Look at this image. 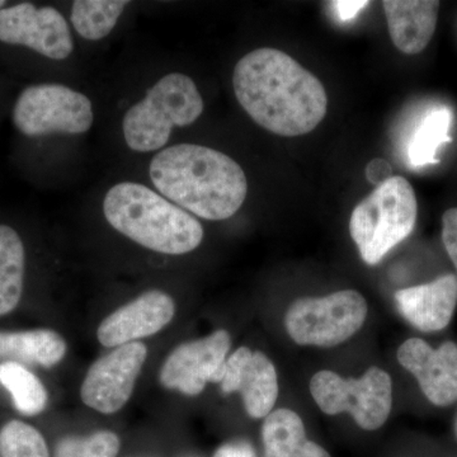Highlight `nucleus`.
<instances>
[{
    "instance_id": "nucleus-1",
    "label": "nucleus",
    "mask_w": 457,
    "mask_h": 457,
    "mask_svg": "<svg viewBox=\"0 0 457 457\" xmlns=\"http://www.w3.org/2000/svg\"><path fill=\"white\" fill-rule=\"evenodd\" d=\"M233 87L251 119L279 137L309 134L327 114V92L320 80L272 47L243 56L234 68Z\"/></svg>"
},
{
    "instance_id": "nucleus-2",
    "label": "nucleus",
    "mask_w": 457,
    "mask_h": 457,
    "mask_svg": "<svg viewBox=\"0 0 457 457\" xmlns=\"http://www.w3.org/2000/svg\"><path fill=\"white\" fill-rule=\"evenodd\" d=\"M149 173L162 196L204 220L236 215L248 194L245 170L233 158L195 144L161 150Z\"/></svg>"
},
{
    "instance_id": "nucleus-3",
    "label": "nucleus",
    "mask_w": 457,
    "mask_h": 457,
    "mask_svg": "<svg viewBox=\"0 0 457 457\" xmlns=\"http://www.w3.org/2000/svg\"><path fill=\"white\" fill-rule=\"evenodd\" d=\"M104 213L119 233L158 253L186 254L203 243L204 228L197 219L139 183L122 182L108 189Z\"/></svg>"
},
{
    "instance_id": "nucleus-4",
    "label": "nucleus",
    "mask_w": 457,
    "mask_h": 457,
    "mask_svg": "<svg viewBox=\"0 0 457 457\" xmlns=\"http://www.w3.org/2000/svg\"><path fill=\"white\" fill-rule=\"evenodd\" d=\"M203 112V96L188 75H164L126 112L123 139L134 152H155L167 145L174 128L192 125Z\"/></svg>"
},
{
    "instance_id": "nucleus-5",
    "label": "nucleus",
    "mask_w": 457,
    "mask_h": 457,
    "mask_svg": "<svg viewBox=\"0 0 457 457\" xmlns=\"http://www.w3.org/2000/svg\"><path fill=\"white\" fill-rule=\"evenodd\" d=\"M418 204L411 183L392 177L378 186L352 212L350 233L366 264L375 266L411 236Z\"/></svg>"
},
{
    "instance_id": "nucleus-6",
    "label": "nucleus",
    "mask_w": 457,
    "mask_h": 457,
    "mask_svg": "<svg viewBox=\"0 0 457 457\" xmlns=\"http://www.w3.org/2000/svg\"><path fill=\"white\" fill-rule=\"evenodd\" d=\"M311 393L328 416L348 413L365 431L386 423L393 407V381L385 370L372 366L359 378L319 371L311 380Z\"/></svg>"
},
{
    "instance_id": "nucleus-7",
    "label": "nucleus",
    "mask_w": 457,
    "mask_h": 457,
    "mask_svg": "<svg viewBox=\"0 0 457 457\" xmlns=\"http://www.w3.org/2000/svg\"><path fill=\"white\" fill-rule=\"evenodd\" d=\"M368 303L354 290L323 297L295 300L285 315V327L296 345L329 348L352 338L365 324Z\"/></svg>"
},
{
    "instance_id": "nucleus-8",
    "label": "nucleus",
    "mask_w": 457,
    "mask_h": 457,
    "mask_svg": "<svg viewBox=\"0 0 457 457\" xmlns=\"http://www.w3.org/2000/svg\"><path fill=\"white\" fill-rule=\"evenodd\" d=\"M93 106L83 93L62 84L27 87L13 108V122L26 137L84 134L92 128Z\"/></svg>"
},
{
    "instance_id": "nucleus-9",
    "label": "nucleus",
    "mask_w": 457,
    "mask_h": 457,
    "mask_svg": "<svg viewBox=\"0 0 457 457\" xmlns=\"http://www.w3.org/2000/svg\"><path fill=\"white\" fill-rule=\"evenodd\" d=\"M146 356V345L132 342L96 361L80 390L84 404L104 414L119 411L131 398Z\"/></svg>"
},
{
    "instance_id": "nucleus-10",
    "label": "nucleus",
    "mask_w": 457,
    "mask_h": 457,
    "mask_svg": "<svg viewBox=\"0 0 457 457\" xmlns=\"http://www.w3.org/2000/svg\"><path fill=\"white\" fill-rule=\"evenodd\" d=\"M0 42L29 47L51 60H65L74 50L71 29L54 7L21 3L0 9Z\"/></svg>"
},
{
    "instance_id": "nucleus-11",
    "label": "nucleus",
    "mask_w": 457,
    "mask_h": 457,
    "mask_svg": "<svg viewBox=\"0 0 457 457\" xmlns=\"http://www.w3.org/2000/svg\"><path fill=\"white\" fill-rule=\"evenodd\" d=\"M230 345L227 330L183 343L165 360L159 376L162 385L195 396L204 392L207 383L220 384Z\"/></svg>"
},
{
    "instance_id": "nucleus-12",
    "label": "nucleus",
    "mask_w": 457,
    "mask_h": 457,
    "mask_svg": "<svg viewBox=\"0 0 457 457\" xmlns=\"http://www.w3.org/2000/svg\"><path fill=\"white\" fill-rule=\"evenodd\" d=\"M402 368L416 378L420 390L436 407L457 402V345L453 341L433 348L420 338H409L396 353Z\"/></svg>"
},
{
    "instance_id": "nucleus-13",
    "label": "nucleus",
    "mask_w": 457,
    "mask_h": 457,
    "mask_svg": "<svg viewBox=\"0 0 457 457\" xmlns=\"http://www.w3.org/2000/svg\"><path fill=\"white\" fill-rule=\"evenodd\" d=\"M221 390L239 393L246 413L252 418H266L278 398V371L272 361L260 351L239 347L225 362Z\"/></svg>"
},
{
    "instance_id": "nucleus-14",
    "label": "nucleus",
    "mask_w": 457,
    "mask_h": 457,
    "mask_svg": "<svg viewBox=\"0 0 457 457\" xmlns=\"http://www.w3.org/2000/svg\"><path fill=\"white\" fill-rule=\"evenodd\" d=\"M176 312L174 300L163 291L152 290L108 315L97 330L104 347H120L154 336L170 323Z\"/></svg>"
},
{
    "instance_id": "nucleus-15",
    "label": "nucleus",
    "mask_w": 457,
    "mask_h": 457,
    "mask_svg": "<svg viewBox=\"0 0 457 457\" xmlns=\"http://www.w3.org/2000/svg\"><path fill=\"white\" fill-rule=\"evenodd\" d=\"M396 308L402 317L420 332L444 330L457 308V276H440L427 284L411 286L395 293Z\"/></svg>"
},
{
    "instance_id": "nucleus-16",
    "label": "nucleus",
    "mask_w": 457,
    "mask_h": 457,
    "mask_svg": "<svg viewBox=\"0 0 457 457\" xmlns=\"http://www.w3.org/2000/svg\"><path fill=\"white\" fill-rule=\"evenodd\" d=\"M383 5L390 37L396 49L407 55L422 53L435 35L440 2L386 0Z\"/></svg>"
},
{
    "instance_id": "nucleus-17",
    "label": "nucleus",
    "mask_w": 457,
    "mask_h": 457,
    "mask_svg": "<svg viewBox=\"0 0 457 457\" xmlns=\"http://www.w3.org/2000/svg\"><path fill=\"white\" fill-rule=\"evenodd\" d=\"M263 457H332L306 437L302 418L291 409L270 411L262 425Z\"/></svg>"
},
{
    "instance_id": "nucleus-18",
    "label": "nucleus",
    "mask_w": 457,
    "mask_h": 457,
    "mask_svg": "<svg viewBox=\"0 0 457 457\" xmlns=\"http://www.w3.org/2000/svg\"><path fill=\"white\" fill-rule=\"evenodd\" d=\"M66 353V342L51 329L0 332V359L22 361L44 368L57 365Z\"/></svg>"
},
{
    "instance_id": "nucleus-19",
    "label": "nucleus",
    "mask_w": 457,
    "mask_h": 457,
    "mask_svg": "<svg viewBox=\"0 0 457 457\" xmlns=\"http://www.w3.org/2000/svg\"><path fill=\"white\" fill-rule=\"evenodd\" d=\"M26 253L17 231L0 225V317L20 303L25 278Z\"/></svg>"
},
{
    "instance_id": "nucleus-20",
    "label": "nucleus",
    "mask_w": 457,
    "mask_h": 457,
    "mask_svg": "<svg viewBox=\"0 0 457 457\" xmlns=\"http://www.w3.org/2000/svg\"><path fill=\"white\" fill-rule=\"evenodd\" d=\"M453 112L447 107L435 108L420 123L409 141L408 159L411 167L437 164V152L444 144L451 143L450 129Z\"/></svg>"
},
{
    "instance_id": "nucleus-21",
    "label": "nucleus",
    "mask_w": 457,
    "mask_h": 457,
    "mask_svg": "<svg viewBox=\"0 0 457 457\" xmlns=\"http://www.w3.org/2000/svg\"><path fill=\"white\" fill-rule=\"evenodd\" d=\"M129 4L122 0H77L71 7V23L86 40H102L110 35Z\"/></svg>"
},
{
    "instance_id": "nucleus-22",
    "label": "nucleus",
    "mask_w": 457,
    "mask_h": 457,
    "mask_svg": "<svg viewBox=\"0 0 457 457\" xmlns=\"http://www.w3.org/2000/svg\"><path fill=\"white\" fill-rule=\"evenodd\" d=\"M0 385L11 393L14 407L23 416H36L46 408L49 396L44 384L21 363H0Z\"/></svg>"
},
{
    "instance_id": "nucleus-23",
    "label": "nucleus",
    "mask_w": 457,
    "mask_h": 457,
    "mask_svg": "<svg viewBox=\"0 0 457 457\" xmlns=\"http://www.w3.org/2000/svg\"><path fill=\"white\" fill-rule=\"evenodd\" d=\"M0 457H50V453L40 431L21 420H11L0 429Z\"/></svg>"
},
{
    "instance_id": "nucleus-24",
    "label": "nucleus",
    "mask_w": 457,
    "mask_h": 457,
    "mask_svg": "<svg viewBox=\"0 0 457 457\" xmlns=\"http://www.w3.org/2000/svg\"><path fill=\"white\" fill-rule=\"evenodd\" d=\"M121 442L116 433L99 431L88 437H64L57 442L55 457H116Z\"/></svg>"
},
{
    "instance_id": "nucleus-25",
    "label": "nucleus",
    "mask_w": 457,
    "mask_h": 457,
    "mask_svg": "<svg viewBox=\"0 0 457 457\" xmlns=\"http://www.w3.org/2000/svg\"><path fill=\"white\" fill-rule=\"evenodd\" d=\"M442 242L457 272V207L442 215Z\"/></svg>"
},
{
    "instance_id": "nucleus-26",
    "label": "nucleus",
    "mask_w": 457,
    "mask_h": 457,
    "mask_svg": "<svg viewBox=\"0 0 457 457\" xmlns=\"http://www.w3.org/2000/svg\"><path fill=\"white\" fill-rule=\"evenodd\" d=\"M392 165L389 164V162L381 158L372 159L368 167H366V177H368L369 182L372 183L375 187L383 185L387 179H392Z\"/></svg>"
},
{
    "instance_id": "nucleus-27",
    "label": "nucleus",
    "mask_w": 457,
    "mask_h": 457,
    "mask_svg": "<svg viewBox=\"0 0 457 457\" xmlns=\"http://www.w3.org/2000/svg\"><path fill=\"white\" fill-rule=\"evenodd\" d=\"M332 4L339 20L345 22V21L353 20L363 8L368 7L370 2H365V0H337Z\"/></svg>"
},
{
    "instance_id": "nucleus-28",
    "label": "nucleus",
    "mask_w": 457,
    "mask_h": 457,
    "mask_svg": "<svg viewBox=\"0 0 457 457\" xmlns=\"http://www.w3.org/2000/svg\"><path fill=\"white\" fill-rule=\"evenodd\" d=\"M213 457H255V453L251 445L237 442V444L224 445L216 451Z\"/></svg>"
},
{
    "instance_id": "nucleus-29",
    "label": "nucleus",
    "mask_w": 457,
    "mask_h": 457,
    "mask_svg": "<svg viewBox=\"0 0 457 457\" xmlns=\"http://www.w3.org/2000/svg\"><path fill=\"white\" fill-rule=\"evenodd\" d=\"M453 432H455V438L457 441V414H456V418H455V423H453Z\"/></svg>"
},
{
    "instance_id": "nucleus-30",
    "label": "nucleus",
    "mask_w": 457,
    "mask_h": 457,
    "mask_svg": "<svg viewBox=\"0 0 457 457\" xmlns=\"http://www.w3.org/2000/svg\"><path fill=\"white\" fill-rule=\"evenodd\" d=\"M4 5H5L4 0H0V9H3V7H4Z\"/></svg>"
}]
</instances>
